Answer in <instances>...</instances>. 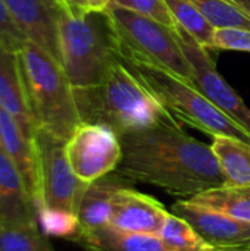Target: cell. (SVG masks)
I'll return each instance as SVG.
<instances>
[{"label": "cell", "mask_w": 250, "mask_h": 251, "mask_svg": "<svg viewBox=\"0 0 250 251\" xmlns=\"http://www.w3.org/2000/svg\"><path fill=\"white\" fill-rule=\"evenodd\" d=\"M119 138L122 157L115 172L131 182L150 184L184 200L225 185L212 147L187 135L175 119Z\"/></svg>", "instance_id": "obj_1"}, {"label": "cell", "mask_w": 250, "mask_h": 251, "mask_svg": "<svg viewBox=\"0 0 250 251\" xmlns=\"http://www.w3.org/2000/svg\"><path fill=\"white\" fill-rule=\"evenodd\" d=\"M74 96L81 122L109 126L119 137L174 121L119 54L96 85L74 88Z\"/></svg>", "instance_id": "obj_2"}, {"label": "cell", "mask_w": 250, "mask_h": 251, "mask_svg": "<svg viewBox=\"0 0 250 251\" xmlns=\"http://www.w3.org/2000/svg\"><path fill=\"white\" fill-rule=\"evenodd\" d=\"M25 93L37 128L68 141L81 122L74 87L62 65L46 50L27 41L18 51Z\"/></svg>", "instance_id": "obj_3"}, {"label": "cell", "mask_w": 250, "mask_h": 251, "mask_svg": "<svg viewBox=\"0 0 250 251\" xmlns=\"http://www.w3.org/2000/svg\"><path fill=\"white\" fill-rule=\"evenodd\" d=\"M119 57L180 124H187L211 137H231L250 144V134L222 113L189 81L158 65L131 56L119 54Z\"/></svg>", "instance_id": "obj_4"}, {"label": "cell", "mask_w": 250, "mask_h": 251, "mask_svg": "<svg viewBox=\"0 0 250 251\" xmlns=\"http://www.w3.org/2000/svg\"><path fill=\"white\" fill-rule=\"evenodd\" d=\"M60 65L74 88L96 85L118 57L112 29L103 12L83 16L62 13L59 21Z\"/></svg>", "instance_id": "obj_5"}, {"label": "cell", "mask_w": 250, "mask_h": 251, "mask_svg": "<svg viewBox=\"0 0 250 251\" xmlns=\"http://www.w3.org/2000/svg\"><path fill=\"white\" fill-rule=\"evenodd\" d=\"M103 13L119 54L158 65L193 84V69L175 31L149 16L115 4H109Z\"/></svg>", "instance_id": "obj_6"}, {"label": "cell", "mask_w": 250, "mask_h": 251, "mask_svg": "<svg viewBox=\"0 0 250 251\" xmlns=\"http://www.w3.org/2000/svg\"><path fill=\"white\" fill-rule=\"evenodd\" d=\"M34 146L38 178L37 209H57L77 215L88 184L80 181L72 172L66 157V140L37 128Z\"/></svg>", "instance_id": "obj_7"}, {"label": "cell", "mask_w": 250, "mask_h": 251, "mask_svg": "<svg viewBox=\"0 0 250 251\" xmlns=\"http://www.w3.org/2000/svg\"><path fill=\"white\" fill-rule=\"evenodd\" d=\"M66 157L75 176L91 184L118 168L122 157L121 138L109 126L83 122L66 141Z\"/></svg>", "instance_id": "obj_8"}, {"label": "cell", "mask_w": 250, "mask_h": 251, "mask_svg": "<svg viewBox=\"0 0 250 251\" xmlns=\"http://www.w3.org/2000/svg\"><path fill=\"white\" fill-rule=\"evenodd\" d=\"M175 35L193 69V85L222 113L250 134V109L243 99L220 75L208 49L177 25Z\"/></svg>", "instance_id": "obj_9"}, {"label": "cell", "mask_w": 250, "mask_h": 251, "mask_svg": "<svg viewBox=\"0 0 250 251\" xmlns=\"http://www.w3.org/2000/svg\"><path fill=\"white\" fill-rule=\"evenodd\" d=\"M171 213L184 219L212 247L225 251H250V222L231 218L189 200L172 204Z\"/></svg>", "instance_id": "obj_10"}, {"label": "cell", "mask_w": 250, "mask_h": 251, "mask_svg": "<svg viewBox=\"0 0 250 251\" xmlns=\"http://www.w3.org/2000/svg\"><path fill=\"white\" fill-rule=\"evenodd\" d=\"M25 38L60 62L59 21L63 13L56 0H1Z\"/></svg>", "instance_id": "obj_11"}, {"label": "cell", "mask_w": 250, "mask_h": 251, "mask_svg": "<svg viewBox=\"0 0 250 251\" xmlns=\"http://www.w3.org/2000/svg\"><path fill=\"white\" fill-rule=\"evenodd\" d=\"M168 215L162 203L127 184L116 193L109 226L131 234L159 235Z\"/></svg>", "instance_id": "obj_12"}, {"label": "cell", "mask_w": 250, "mask_h": 251, "mask_svg": "<svg viewBox=\"0 0 250 251\" xmlns=\"http://www.w3.org/2000/svg\"><path fill=\"white\" fill-rule=\"evenodd\" d=\"M0 222L38 224L35 201L13 160L0 146Z\"/></svg>", "instance_id": "obj_13"}, {"label": "cell", "mask_w": 250, "mask_h": 251, "mask_svg": "<svg viewBox=\"0 0 250 251\" xmlns=\"http://www.w3.org/2000/svg\"><path fill=\"white\" fill-rule=\"evenodd\" d=\"M0 107L9 112L21 125L24 132L34 138L37 124L32 118L25 85L22 79L18 51L7 49L0 41Z\"/></svg>", "instance_id": "obj_14"}, {"label": "cell", "mask_w": 250, "mask_h": 251, "mask_svg": "<svg viewBox=\"0 0 250 251\" xmlns=\"http://www.w3.org/2000/svg\"><path fill=\"white\" fill-rule=\"evenodd\" d=\"M127 184H131V181L116 172H111L106 176L88 184L77 212L80 222L78 231H93L109 226L116 193Z\"/></svg>", "instance_id": "obj_15"}, {"label": "cell", "mask_w": 250, "mask_h": 251, "mask_svg": "<svg viewBox=\"0 0 250 251\" xmlns=\"http://www.w3.org/2000/svg\"><path fill=\"white\" fill-rule=\"evenodd\" d=\"M0 146L16 165L34 201L37 203L38 178H37V156H35L34 138H29L21 128L19 122L1 107H0Z\"/></svg>", "instance_id": "obj_16"}, {"label": "cell", "mask_w": 250, "mask_h": 251, "mask_svg": "<svg viewBox=\"0 0 250 251\" xmlns=\"http://www.w3.org/2000/svg\"><path fill=\"white\" fill-rule=\"evenodd\" d=\"M72 241L85 251H169L159 235L131 234L112 226L78 231Z\"/></svg>", "instance_id": "obj_17"}, {"label": "cell", "mask_w": 250, "mask_h": 251, "mask_svg": "<svg viewBox=\"0 0 250 251\" xmlns=\"http://www.w3.org/2000/svg\"><path fill=\"white\" fill-rule=\"evenodd\" d=\"M220 168L225 178V185L250 187V144L237 138L217 135L211 144Z\"/></svg>", "instance_id": "obj_18"}, {"label": "cell", "mask_w": 250, "mask_h": 251, "mask_svg": "<svg viewBox=\"0 0 250 251\" xmlns=\"http://www.w3.org/2000/svg\"><path fill=\"white\" fill-rule=\"evenodd\" d=\"M189 201L220 213H225L231 218L250 222V187L222 185L200 193L189 199Z\"/></svg>", "instance_id": "obj_19"}, {"label": "cell", "mask_w": 250, "mask_h": 251, "mask_svg": "<svg viewBox=\"0 0 250 251\" xmlns=\"http://www.w3.org/2000/svg\"><path fill=\"white\" fill-rule=\"evenodd\" d=\"M0 251H55L38 224L0 222Z\"/></svg>", "instance_id": "obj_20"}, {"label": "cell", "mask_w": 250, "mask_h": 251, "mask_svg": "<svg viewBox=\"0 0 250 251\" xmlns=\"http://www.w3.org/2000/svg\"><path fill=\"white\" fill-rule=\"evenodd\" d=\"M159 238L169 251H225L208 244L184 219L169 213Z\"/></svg>", "instance_id": "obj_21"}, {"label": "cell", "mask_w": 250, "mask_h": 251, "mask_svg": "<svg viewBox=\"0 0 250 251\" xmlns=\"http://www.w3.org/2000/svg\"><path fill=\"white\" fill-rule=\"evenodd\" d=\"M217 28L250 29V16L231 0H187Z\"/></svg>", "instance_id": "obj_22"}, {"label": "cell", "mask_w": 250, "mask_h": 251, "mask_svg": "<svg viewBox=\"0 0 250 251\" xmlns=\"http://www.w3.org/2000/svg\"><path fill=\"white\" fill-rule=\"evenodd\" d=\"M167 4L175 19V24L186 29L203 47L211 49L215 32L211 22L187 0H167Z\"/></svg>", "instance_id": "obj_23"}, {"label": "cell", "mask_w": 250, "mask_h": 251, "mask_svg": "<svg viewBox=\"0 0 250 251\" xmlns=\"http://www.w3.org/2000/svg\"><path fill=\"white\" fill-rule=\"evenodd\" d=\"M37 218L38 225L46 235L72 240L80 229L78 216L75 213H69L65 210L40 207L37 209Z\"/></svg>", "instance_id": "obj_24"}, {"label": "cell", "mask_w": 250, "mask_h": 251, "mask_svg": "<svg viewBox=\"0 0 250 251\" xmlns=\"http://www.w3.org/2000/svg\"><path fill=\"white\" fill-rule=\"evenodd\" d=\"M111 4L121 6L124 9L149 16V18L164 24L165 26L171 28L172 31L177 29L175 19L167 4V0H112Z\"/></svg>", "instance_id": "obj_25"}, {"label": "cell", "mask_w": 250, "mask_h": 251, "mask_svg": "<svg viewBox=\"0 0 250 251\" xmlns=\"http://www.w3.org/2000/svg\"><path fill=\"white\" fill-rule=\"evenodd\" d=\"M211 49L250 53V29L245 28H217Z\"/></svg>", "instance_id": "obj_26"}, {"label": "cell", "mask_w": 250, "mask_h": 251, "mask_svg": "<svg viewBox=\"0 0 250 251\" xmlns=\"http://www.w3.org/2000/svg\"><path fill=\"white\" fill-rule=\"evenodd\" d=\"M0 41L10 50L19 51L28 41L22 31L16 26L9 12L6 10L3 1L0 0Z\"/></svg>", "instance_id": "obj_27"}, {"label": "cell", "mask_w": 250, "mask_h": 251, "mask_svg": "<svg viewBox=\"0 0 250 251\" xmlns=\"http://www.w3.org/2000/svg\"><path fill=\"white\" fill-rule=\"evenodd\" d=\"M63 10V13L71 16H83L90 13L88 0H56Z\"/></svg>", "instance_id": "obj_28"}, {"label": "cell", "mask_w": 250, "mask_h": 251, "mask_svg": "<svg viewBox=\"0 0 250 251\" xmlns=\"http://www.w3.org/2000/svg\"><path fill=\"white\" fill-rule=\"evenodd\" d=\"M112 0H88V6L91 12H103Z\"/></svg>", "instance_id": "obj_29"}, {"label": "cell", "mask_w": 250, "mask_h": 251, "mask_svg": "<svg viewBox=\"0 0 250 251\" xmlns=\"http://www.w3.org/2000/svg\"><path fill=\"white\" fill-rule=\"evenodd\" d=\"M233 3H236L246 15L250 16V0H231Z\"/></svg>", "instance_id": "obj_30"}]
</instances>
